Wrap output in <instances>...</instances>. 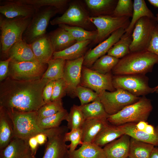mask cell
<instances>
[{
  "label": "cell",
  "mask_w": 158,
  "mask_h": 158,
  "mask_svg": "<svg viewBox=\"0 0 158 158\" xmlns=\"http://www.w3.org/2000/svg\"><path fill=\"white\" fill-rule=\"evenodd\" d=\"M6 110L13 122L15 136L25 140L28 141L30 138L40 133L46 134L48 138L65 131L63 126L46 129L40 128L36 123L37 111L21 112Z\"/></svg>",
  "instance_id": "2"
},
{
  "label": "cell",
  "mask_w": 158,
  "mask_h": 158,
  "mask_svg": "<svg viewBox=\"0 0 158 158\" xmlns=\"http://www.w3.org/2000/svg\"><path fill=\"white\" fill-rule=\"evenodd\" d=\"M125 32V29H119L94 48L88 50L84 56L83 66L90 68L97 60L108 52Z\"/></svg>",
  "instance_id": "14"
},
{
  "label": "cell",
  "mask_w": 158,
  "mask_h": 158,
  "mask_svg": "<svg viewBox=\"0 0 158 158\" xmlns=\"http://www.w3.org/2000/svg\"><path fill=\"white\" fill-rule=\"evenodd\" d=\"M148 123L146 121H141L135 123V126L138 129L144 131Z\"/></svg>",
  "instance_id": "50"
},
{
  "label": "cell",
  "mask_w": 158,
  "mask_h": 158,
  "mask_svg": "<svg viewBox=\"0 0 158 158\" xmlns=\"http://www.w3.org/2000/svg\"><path fill=\"white\" fill-rule=\"evenodd\" d=\"M124 134L139 140L158 146V132L154 134H150L138 129L135 123H129L118 126Z\"/></svg>",
  "instance_id": "26"
},
{
  "label": "cell",
  "mask_w": 158,
  "mask_h": 158,
  "mask_svg": "<svg viewBox=\"0 0 158 158\" xmlns=\"http://www.w3.org/2000/svg\"><path fill=\"white\" fill-rule=\"evenodd\" d=\"M47 65L38 61L18 62L11 60L9 65L8 77L19 80L40 79L46 70Z\"/></svg>",
  "instance_id": "9"
},
{
  "label": "cell",
  "mask_w": 158,
  "mask_h": 158,
  "mask_svg": "<svg viewBox=\"0 0 158 158\" xmlns=\"http://www.w3.org/2000/svg\"><path fill=\"white\" fill-rule=\"evenodd\" d=\"M158 23L156 18L143 17L135 23L132 34L130 52L147 50L154 30Z\"/></svg>",
  "instance_id": "12"
},
{
  "label": "cell",
  "mask_w": 158,
  "mask_h": 158,
  "mask_svg": "<svg viewBox=\"0 0 158 158\" xmlns=\"http://www.w3.org/2000/svg\"><path fill=\"white\" fill-rule=\"evenodd\" d=\"M31 155L28 141L16 136L5 148L0 150V158H26Z\"/></svg>",
  "instance_id": "18"
},
{
  "label": "cell",
  "mask_w": 158,
  "mask_h": 158,
  "mask_svg": "<svg viewBox=\"0 0 158 158\" xmlns=\"http://www.w3.org/2000/svg\"><path fill=\"white\" fill-rule=\"evenodd\" d=\"M98 95L100 101L109 115L116 114L126 106L136 102L140 98L121 89L113 92L104 90Z\"/></svg>",
  "instance_id": "11"
},
{
  "label": "cell",
  "mask_w": 158,
  "mask_h": 158,
  "mask_svg": "<svg viewBox=\"0 0 158 158\" xmlns=\"http://www.w3.org/2000/svg\"><path fill=\"white\" fill-rule=\"evenodd\" d=\"M84 1L93 15L92 17H97L111 16L118 0H85Z\"/></svg>",
  "instance_id": "27"
},
{
  "label": "cell",
  "mask_w": 158,
  "mask_h": 158,
  "mask_svg": "<svg viewBox=\"0 0 158 158\" xmlns=\"http://www.w3.org/2000/svg\"><path fill=\"white\" fill-rule=\"evenodd\" d=\"M119 60L108 54L105 55L97 60L90 68L100 73L105 74L111 71Z\"/></svg>",
  "instance_id": "37"
},
{
  "label": "cell",
  "mask_w": 158,
  "mask_h": 158,
  "mask_svg": "<svg viewBox=\"0 0 158 158\" xmlns=\"http://www.w3.org/2000/svg\"><path fill=\"white\" fill-rule=\"evenodd\" d=\"M158 64V56L147 50L130 52L119 59L111 72L114 75L145 74L152 71Z\"/></svg>",
  "instance_id": "3"
},
{
  "label": "cell",
  "mask_w": 158,
  "mask_h": 158,
  "mask_svg": "<svg viewBox=\"0 0 158 158\" xmlns=\"http://www.w3.org/2000/svg\"><path fill=\"white\" fill-rule=\"evenodd\" d=\"M130 18L126 16L116 17L111 16H90L89 20L96 27L97 32L96 39L92 42V44L95 45L100 43L119 29L126 30L130 23Z\"/></svg>",
  "instance_id": "8"
},
{
  "label": "cell",
  "mask_w": 158,
  "mask_h": 158,
  "mask_svg": "<svg viewBox=\"0 0 158 158\" xmlns=\"http://www.w3.org/2000/svg\"><path fill=\"white\" fill-rule=\"evenodd\" d=\"M83 60L84 56L66 61L63 78L67 85V94L72 98L76 97L75 90L80 85Z\"/></svg>",
  "instance_id": "15"
},
{
  "label": "cell",
  "mask_w": 158,
  "mask_h": 158,
  "mask_svg": "<svg viewBox=\"0 0 158 158\" xmlns=\"http://www.w3.org/2000/svg\"><path fill=\"white\" fill-rule=\"evenodd\" d=\"M28 142L32 154L35 156L39 146L35 136L30 138Z\"/></svg>",
  "instance_id": "48"
},
{
  "label": "cell",
  "mask_w": 158,
  "mask_h": 158,
  "mask_svg": "<svg viewBox=\"0 0 158 158\" xmlns=\"http://www.w3.org/2000/svg\"><path fill=\"white\" fill-rule=\"evenodd\" d=\"M154 88V92L158 94V86H156Z\"/></svg>",
  "instance_id": "53"
},
{
  "label": "cell",
  "mask_w": 158,
  "mask_h": 158,
  "mask_svg": "<svg viewBox=\"0 0 158 158\" xmlns=\"http://www.w3.org/2000/svg\"></svg>",
  "instance_id": "59"
},
{
  "label": "cell",
  "mask_w": 158,
  "mask_h": 158,
  "mask_svg": "<svg viewBox=\"0 0 158 158\" xmlns=\"http://www.w3.org/2000/svg\"><path fill=\"white\" fill-rule=\"evenodd\" d=\"M127 158H129V157H128Z\"/></svg>",
  "instance_id": "58"
},
{
  "label": "cell",
  "mask_w": 158,
  "mask_h": 158,
  "mask_svg": "<svg viewBox=\"0 0 158 158\" xmlns=\"http://www.w3.org/2000/svg\"><path fill=\"white\" fill-rule=\"evenodd\" d=\"M0 4V13L8 18L32 17L37 11L32 6L16 0L1 1Z\"/></svg>",
  "instance_id": "16"
},
{
  "label": "cell",
  "mask_w": 158,
  "mask_h": 158,
  "mask_svg": "<svg viewBox=\"0 0 158 158\" xmlns=\"http://www.w3.org/2000/svg\"><path fill=\"white\" fill-rule=\"evenodd\" d=\"M109 123L107 119L93 118L85 120L81 128L83 142L93 143L99 133Z\"/></svg>",
  "instance_id": "25"
},
{
  "label": "cell",
  "mask_w": 158,
  "mask_h": 158,
  "mask_svg": "<svg viewBox=\"0 0 158 158\" xmlns=\"http://www.w3.org/2000/svg\"><path fill=\"white\" fill-rule=\"evenodd\" d=\"M147 50L158 56V23L154 30Z\"/></svg>",
  "instance_id": "45"
},
{
  "label": "cell",
  "mask_w": 158,
  "mask_h": 158,
  "mask_svg": "<svg viewBox=\"0 0 158 158\" xmlns=\"http://www.w3.org/2000/svg\"><path fill=\"white\" fill-rule=\"evenodd\" d=\"M66 61L61 58L51 59L47 63V68L42 78L49 81L63 78Z\"/></svg>",
  "instance_id": "33"
},
{
  "label": "cell",
  "mask_w": 158,
  "mask_h": 158,
  "mask_svg": "<svg viewBox=\"0 0 158 158\" xmlns=\"http://www.w3.org/2000/svg\"><path fill=\"white\" fill-rule=\"evenodd\" d=\"M132 41V34L125 32L109 50L107 54L120 59L130 52V46Z\"/></svg>",
  "instance_id": "34"
},
{
  "label": "cell",
  "mask_w": 158,
  "mask_h": 158,
  "mask_svg": "<svg viewBox=\"0 0 158 158\" xmlns=\"http://www.w3.org/2000/svg\"><path fill=\"white\" fill-rule=\"evenodd\" d=\"M65 158H69V157H68V155Z\"/></svg>",
  "instance_id": "56"
},
{
  "label": "cell",
  "mask_w": 158,
  "mask_h": 158,
  "mask_svg": "<svg viewBox=\"0 0 158 158\" xmlns=\"http://www.w3.org/2000/svg\"><path fill=\"white\" fill-rule=\"evenodd\" d=\"M64 140L65 142H71L69 145L68 152L74 151L78 145H81L83 143L81 128L73 129L69 132L66 133L64 136Z\"/></svg>",
  "instance_id": "43"
},
{
  "label": "cell",
  "mask_w": 158,
  "mask_h": 158,
  "mask_svg": "<svg viewBox=\"0 0 158 158\" xmlns=\"http://www.w3.org/2000/svg\"><path fill=\"white\" fill-rule=\"evenodd\" d=\"M65 133L48 138L42 158H65L68 156L69 145L64 140Z\"/></svg>",
  "instance_id": "17"
},
{
  "label": "cell",
  "mask_w": 158,
  "mask_h": 158,
  "mask_svg": "<svg viewBox=\"0 0 158 158\" xmlns=\"http://www.w3.org/2000/svg\"><path fill=\"white\" fill-rule=\"evenodd\" d=\"M133 1L131 0H118L112 16L116 17H132Z\"/></svg>",
  "instance_id": "41"
},
{
  "label": "cell",
  "mask_w": 158,
  "mask_h": 158,
  "mask_svg": "<svg viewBox=\"0 0 158 158\" xmlns=\"http://www.w3.org/2000/svg\"><path fill=\"white\" fill-rule=\"evenodd\" d=\"M39 145L45 144L47 142V135L43 133H40L35 136Z\"/></svg>",
  "instance_id": "49"
},
{
  "label": "cell",
  "mask_w": 158,
  "mask_h": 158,
  "mask_svg": "<svg viewBox=\"0 0 158 158\" xmlns=\"http://www.w3.org/2000/svg\"><path fill=\"white\" fill-rule=\"evenodd\" d=\"M64 109L62 99L45 103L37 111V119L52 116Z\"/></svg>",
  "instance_id": "40"
},
{
  "label": "cell",
  "mask_w": 158,
  "mask_h": 158,
  "mask_svg": "<svg viewBox=\"0 0 158 158\" xmlns=\"http://www.w3.org/2000/svg\"><path fill=\"white\" fill-rule=\"evenodd\" d=\"M47 35L54 52L63 51L77 42L68 31L60 27Z\"/></svg>",
  "instance_id": "23"
},
{
  "label": "cell",
  "mask_w": 158,
  "mask_h": 158,
  "mask_svg": "<svg viewBox=\"0 0 158 158\" xmlns=\"http://www.w3.org/2000/svg\"><path fill=\"white\" fill-rule=\"evenodd\" d=\"M17 1L30 5L36 10L44 7H54L60 11L67 5L68 0H16Z\"/></svg>",
  "instance_id": "39"
},
{
  "label": "cell",
  "mask_w": 158,
  "mask_h": 158,
  "mask_svg": "<svg viewBox=\"0 0 158 158\" xmlns=\"http://www.w3.org/2000/svg\"><path fill=\"white\" fill-rule=\"evenodd\" d=\"M26 158H36L35 157V156H33L32 155H31L28 156Z\"/></svg>",
  "instance_id": "54"
},
{
  "label": "cell",
  "mask_w": 158,
  "mask_h": 158,
  "mask_svg": "<svg viewBox=\"0 0 158 158\" xmlns=\"http://www.w3.org/2000/svg\"><path fill=\"white\" fill-rule=\"evenodd\" d=\"M67 86L63 78L54 82L51 101L61 99L67 94Z\"/></svg>",
  "instance_id": "44"
},
{
  "label": "cell",
  "mask_w": 158,
  "mask_h": 158,
  "mask_svg": "<svg viewBox=\"0 0 158 158\" xmlns=\"http://www.w3.org/2000/svg\"><path fill=\"white\" fill-rule=\"evenodd\" d=\"M154 147L152 144L130 137L128 157L149 158Z\"/></svg>",
  "instance_id": "32"
},
{
  "label": "cell",
  "mask_w": 158,
  "mask_h": 158,
  "mask_svg": "<svg viewBox=\"0 0 158 158\" xmlns=\"http://www.w3.org/2000/svg\"><path fill=\"white\" fill-rule=\"evenodd\" d=\"M54 81L51 80L49 81L43 89L42 93V97L45 103H48L51 101Z\"/></svg>",
  "instance_id": "46"
},
{
  "label": "cell",
  "mask_w": 158,
  "mask_h": 158,
  "mask_svg": "<svg viewBox=\"0 0 158 158\" xmlns=\"http://www.w3.org/2000/svg\"><path fill=\"white\" fill-rule=\"evenodd\" d=\"M156 17L157 20L158 21V13L156 14Z\"/></svg>",
  "instance_id": "55"
},
{
  "label": "cell",
  "mask_w": 158,
  "mask_h": 158,
  "mask_svg": "<svg viewBox=\"0 0 158 158\" xmlns=\"http://www.w3.org/2000/svg\"><path fill=\"white\" fill-rule=\"evenodd\" d=\"M32 17L8 18L0 16V41L1 51L7 56L9 50L16 43L23 39L24 33Z\"/></svg>",
  "instance_id": "5"
},
{
  "label": "cell",
  "mask_w": 158,
  "mask_h": 158,
  "mask_svg": "<svg viewBox=\"0 0 158 158\" xmlns=\"http://www.w3.org/2000/svg\"><path fill=\"white\" fill-rule=\"evenodd\" d=\"M69 158H106L103 148L93 143L83 142L81 147L68 152Z\"/></svg>",
  "instance_id": "28"
},
{
  "label": "cell",
  "mask_w": 158,
  "mask_h": 158,
  "mask_svg": "<svg viewBox=\"0 0 158 158\" xmlns=\"http://www.w3.org/2000/svg\"><path fill=\"white\" fill-rule=\"evenodd\" d=\"M90 17L80 4L74 2L70 4L61 16L54 18L50 22L52 25L65 24L80 27L87 30H95L94 29V25L89 20Z\"/></svg>",
  "instance_id": "10"
},
{
  "label": "cell",
  "mask_w": 158,
  "mask_h": 158,
  "mask_svg": "<svg viewBox=\"0 0 158 158\" xmlns=\"http://www.w3.org/2000/svg\"><path fill=\"white\" fill-rule=\"evenodd\" d=\"M59 11L51 6L42 7L37 10L23 34V39L30 44L45 35L50 19Z\"/></svg>",
  "instance_id": "6"
},
{
  "label": "cell",
  "mask_w": 158,
  "mask_h": 158,
  "mask_svg": "<svg viewBox=\"0 0 158 158\" xmlns=\"http://www.w3.org/2000/svg\"><path fill=\"white\" fill-rule=\"evenodd\" d=\"M68 113L64 109L52 116L37 119L38 126L42 129H49L59 127L62 121L66 119Z\"/></svg>",
  "instance_id": "36"
},
{
  "label": "cell",
  "mask_w": 158,
  "mask_h": 158,
  "mask_svg": "<svg viewBox=\"0 0 158 158\" xmlns=\"http://www.w3.org/2000/svg\"><path fill=\"white\" fill-rule=\"evenodd\" d=\"M92 42L90 40H87L77 42L63 51L54 52L52 58L72 60L83 57L88 51V46Z\"/></svg>",
  "instance_id": "24"
},
{
  "label": "cell",
  "mask_w": 158,
  "mask_h": 158,
  "mask_svg": "<svg viewBox=\"0 0 158 158\" xmlns=\"http://www.w3.org/2000/svg\"><path fill=\"white\" fill-rule=\"evenodd\" d=\"M11 60L10 58L0 61V81L1 82L8 77L9 65Z\"/></svg>",
  "instance_id": "47"
},
{
  "label": "cell",
  "mask_w": 158,
  "mask_h": 158,
  "mask_svg": "<svg viewBox=\"0 0 158 158\" xmlns=\"http://www.w3.org/2000/svg\"><path fill=\"white\" fill-rule=\"evenodd\" d=\"M113 76L111 71L103 74L83 66L80 85L98 94L104 90L113 92L116 90L112 83Z\"/></svg>",
  "instance_id": "13"
},
{
  "label": "cell",
  "mask_w": 158,
  "mask_h": 158,
  "mask_svg": "<svg viewBox=\"0 0 158 158\" xmlns=\"http://www.w3.org/2000/svg\"><path fill=\"white\" fill-rule=\"evenodd\" d=\"M49 81L42 78L19 80L8 77L0 83V106L7 110L18 112L37 111L45 104L42 93Z\"/></svg>",
  "instance_id": "1"
},
{
  "label": "cell",
  "mask_w": 158,
  "mask_h": 158,
  "mask_svg": "<svg viewBox=\"0 0 158 158\" xmlns=\"http://www.w3.org/2000/svg\"><path fill=\"white\" fill-rule=\"evenodd\" d=\"M149 158H158V147H154Z\"/></svg>",
  "instance_id": "51"
},
{
  "label": "cell",
  "mask_w": 158,
  "mask_h": 158,
  "mask_svg": "<svg viewBox=\"0 0 158 158\" xmlns=\"http://www.w3.org/2000/svg\"><path fill=\"white\" fill-rule=\"evenodd\" d=\"M133 4L132 19L128 27L126 30L125 32L129 34H132L135 23L141 18L147 17L156 18V16L148 8L144 0H134Z\"/></svg>",
  "instance_id": "30"
},
{
  "label": "cell",
  "mask_w": 158,
  "mask_h": 158,
  "mask_svg": "<svg viewBox=\"0 0 158 158\" xmlns=\"http://www.w3.org/2000/svg\"><path fill=\"white\" fill-rule=\"evenodd\" d=\"M157 86H158V85Z\"/></svg>",
  "instance_id": "57"
},
{
  "label": "cell",
  "mask_w": 158,
  "mask_h": 158,
  "mask_svg": "<svg viewBox=\"0 0 158 158\" xmlns=\"http://www.w3.org/2000/svg\"><path fill=\"white\" fill-rule=\"evenodd\" d=\"M66 120L70 130L81 128L85 119L80 105L74 104L71 107Z\"/></svg>",
  "instance_id": "38"
},
{
  "label": "cell",
  "mask_w": 158,
  "mask_h": 158,
  "mask_svg": "<svg viewBox=\"0 0 158 158\" xmlns=\"http://www.w3.org/2000/svg\"><path fill=\"white\" fill-rule=\"evenodd\" d=\"M30 45L38 62L47 64L52 59L54 52L47 34L37 40Z\"/></svg>",
  "instance_id": "20"
},
{
  "label": "cell",
  "mask_w": 158,
  "mask_h": 158,
  "mask_svg": "<svg viewBox=\"0 0 158 158\" xmlns=\"http://www.w3.org/2000/svg\"><path fill=\"white\" fill-rule=\"evenodd\" d=\"M148 1L154 7L158 8V0H148Z\"/></svg>",
  "instance_id": "52"
},
{
  "label": "cell",
  "mask_w": 158,
  "mask_h": 158,
  "mask_svg": "<svg viewBox=\"0 0 158 158\" xmlns=\"http://www.w3.org/2000/svg\"><path fill=\"white\" fill-rule=\"evenodd\" d=\"M8 58L18 62L37 61L32 51L30 44L22 39L14 44L8 52Z\"/></svg>",
  "instance_id": "22"
},
{
  "label": "cell",
  "mask_w": 158,
  "mask_h": 158,
  "mask_svg": "<svg viewBox=\"0 0 158 158\" xmlns=\"http://www.w3.org/2000/svg\"><path fill=\"white\" fill-rule=\"evenodd\" d=\"M148 78L143 74L113 75L112 83L116 90L121 89L134 96L139 97L154 92V88L150 87Z\"/></svg>",
  "instance_id": "7"
},
{
  "label": "cell",
  "mask_w": 158,
  "mask_h": 158,
  "mask_svg": "<svg viewBox=\"0 0 158 158\" xmlns=\"http://www.w3.org/2000/svg\"><path fill=\"white\" fill-rule=\"evenodd\" d=\"M59 26L68 31L77 42L87 40L92 41L96 39L97 35V30L89 31L80 27L65 24H60Z\"/></svg>",
  "instance_id": "35"
},
{
  "label": "cell",
  "mask_w": 158,
  "mask_h": 158,
  "mask_svg": "<svg viewBox=\"0 0 158 158\" xmlns=\"http://www.w3.org/2000/svg\"><path fill=\"white\" fill-rule=\"evenodd\" d=\"M75 97H78L80 105H83L92 102L99 97V95L92 90L80 85L76 88Z\"/></svg>",
  "instance_id": "42"
},
{
  "label": "cell",
  "mask_w": 158,
  "mask_h": 158,
  "mask_svg": "<svg viewBox=\"0 0 158 158\" xmlns=\"http://www.w3.org/2000/svg\"><path fill=\"white\" fill-rule=\"evenodd\" d=\"M130 137L124 134L105 145L103 148L106 158H127Z\"/></svg>",
  "instance_id": "19"
},
{
  "label": "cell",
  "mask_w": 158,
  "mask_h": 158,
  "mask_svg": "<svg viewBox=\"0 0 158 158\" xmlns=\"http://www.w3.org/2000/svg\"><path fill=\"white\" fill-rule=\"evenodd\" d=\"M153 108L151 100L143 96L136 102L126 106L116 114L109 115L107 120L111 124L115 126L146 121Z\"/></svg>",
  "instance_id": "4"
},
{
  "label": "cell",
  "mask_w": 158,
  "mask_h": 158,
  "mask_svg": "<svg viewBox=\"0 0 158 158\" xmlns=\"http://www.w3.org/2000/svg\"><path fill=\"white\" fill-rule=\"evenodd\" d=\"M80 106L85 120L93 118L107 119L109 116L99 97L91 103Z\"/></svg>",
  "instance_id": "31"
},
{
  "label": "cell",
  "mask_w": 158,
  "mask_h": 158,
  "mask_svg": "<svg viewBox=\"0 0 158 158\" xmlns=\"http://www.w3.org/2000/svg\"><path fill=\"white\" fill-rule=\"evenodd\" d=\"M124 134L118 126L109 124V123L99 133L93 143L102 147Z\"/></svg>",
  "instance_id": "29"
},
{
  "label": "cell",
  "mask_w": 158,
  "mask_h": 158,
  "mask_svg": "<svg viewBox=\"0 0 158 158\" xmlns=\"http://www.w3.org/2000/svg\"><path fill=\"white\" fill-rule=\"evenodd\" d=\"M14 137L12 121L6 110L0 106V150L5 148Z\"/></svg>",
  "instance_id": "21"
}]
</instances>
